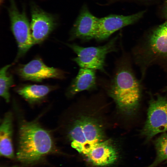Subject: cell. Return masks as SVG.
<instances>
[{
    "mask_svg": "<svg viewBox=\"0 0 167 167\" xmlns=\"http://www.w3.org/2000/svg\"><path fill=\"white\" fill-rule=\"evenodd\" d=\"M18 116L17 157L23 163H32L53 151V138L36 120L28 121L22 115Z\"/></svg>",
    "mask_w": 167,
    "mask_h": 167,
    "instance_id": "1",
    "label": "cell"
},
{
    "mask_svg": "<svg viewBox=\"0 0 167 167\" xmlns=\"http://www.w3.org/2000/svg\"><path fill=\"white\" fill-rule=\"evenodd\" d=\"M132 56L141 73V81L152 66H158L167 72V21L139 40L133 49Z\"/></svg>",
    "mask_w": 167,
    "mask_h": 167,
    "instance_id": "2",
    "label": "cell"
},
{
    "mask_svg": "<svg viewBox=\"0 0 167 167\" xmlns=\"http://www.w3.org/2000/svg\"><path fill=\"white\" fill-rule=\"evenodd\" d=\"M141 82L136 77L129 57L124 56L113 78L111 94L119 108L131 113L137 108L140 97Z\"/></svg>",
    "mask_w": 167,
    "mask_h": 167,
    "instance_id": "3",
    "label": "cell"
},
{
    "mask_svg": "<svg viewBox=\"0 0 167 167\" xmlns=\"http://www.w3.org/2000/svg\"><path fill=\"white\" fill-rule=\"evenodd\" d=\"M68 136L72 147L85 155L104 140L101 127L94 120L87 117H82L74 122Z\"/></svg>",
    "mask_w": 167,
    "mask_h": 167,
    "instance_id": "4",
    "label": "cell"
},
{
    "mask_svg": "<svg viewBox=\"0 0 167 167\" xmlns=\"http://www.w3.org/2000/svg\"><path fill=\"white\" fill-rule=\"evenodd\" d=\"M117 37L105 45L97 47H83L75 44H68L76 54L73 59L80 68L98 70L104 71L105 59L108 54L116 49Z\"/></svg>",
    "mask_w": 167,
    "mask_h": 167,
    "instance_id": "5",
    "label": "cell"
},
{
    "mask_svg": "<svg viewBox=\"0 0 167 167\" xmlns=\"http://www.w3.org/2000/svg\"><path fill=\"white\" fill-rule=\"evenodd\" d=\"M8 11L11 30L18 45L17 59L25 54L34 45L30 25L24 10L19 11L15 0H10Z\"/></svg>",
    "mask_w": 167,
    "mask_h": 167,
    "instance_id": "6",
    "label": "cell"
},
{
    "mask_svg": "<svg viewBox=\"0 0 167 167\" xmlns=\"http://www.w3.org/2000/svg\"><path fill=\"white\" fill-rule=\"evenodd\" d=\"M142 134L149 139L167 131V98L158 96L151 101Z\"/></svg>",
    "mask_w": 167,
    "mask_h": 167,
    "instance_id": "7",
    "label": "cell"
},
{
    "mask_svg": "<svg viewBox=\"0 0 167 167\" xmlns=\"http://www.w3.org/2000/svg\"><path fill=\"white\" fill-rule=\"evenodd\" d=\"M30 28L33 45L44 41L57 24V18L40 8L34 2L31 4Z\"/></svg>",
    "mask_w": 167,
    "mask_h": 167,
    "instance_id": "8",
    "label": "cell"
},
{
    "mask_svg": "<svg viewBox=\"0 0 167 167\" xmlns=\"http://www.w3.org/2000/svg\"><path fill=\"white\" fill-rule=\"evenodd\" d=\"M144 13L142 11L128 15L111 14L99 18L95 39L98 41L107 39L118 30L136 22Z\"/></svg>",
    "mask_w": 167,
    "mask_h": 167,
    "instance_id": "9",
    "label": "cell"
},
{
    "mask_svg": "<svg viewBox=\"0 0 167 167\" xmlns=\"http://www.w3.org/2000/svg\"><path fill=\"white\" fill-rule=\"evenodd\" d=\"M17 71L23 79L36 82L48 78L62 79L64 77L61 70L47 66L40 59H33L22 65Z\"/></svg>",
    "mask_w": 167,
    "mask_h": 167,
    "instance_id": "10",
    "label": "cell"
},
{
    "mask_svg": "<svg viewBox=\"0 0 167 167\" xmlns=\"http://www.w3.org/2000/svg\"><path fill=\"white\" fill-rule=\"evenodd\" d=\"M99 19L87 5H83L71 30V39L87 41L95 38Z\"/></svg>",
    "mask_w": 167,
    "mask_h": 167,
    "instance_id": "11",
    "label": "cell"
},
{
    "mask_svg": "<svg viewBox=\"0 0 167 167\" xmlns=\"http://www.w3.org/2000/svg\"><path fill=\"white\" fill-rule=\"evenodd\" d=\"M85 156L92 164L99 166L111 165L118 158L117 151L109 140L99 143Z\"/></svg>",
    "mask_w": 167,
    "mask_h": 167,
    "instance_id": "12",
    "label": "cell"
},
{
    "mask_svg": "<svg viewBox=\"0 0 167 167\" xmlns=\"http://www.w3.org/2000/svg\"><path fill=\"white\" fill-rule=\"evenodd\" d=\"M13 114L6 112L1 122L0 127V154L9 158L14 157L12 139Z\"/></svg>",
    "mask_w": 167,
    "mask_h": 167,
    "instance_id": "13",
    "label": "cell"
},
{
    "mask_svg": "<svg viewBox=\"0 0 167 167\" xmlns=\"http://www.w3.org/2000/svg\"><path fill=\"white\" fill-rule=\"evenodd\" d=\"M54 89L47 85H27L18 88L16 92L29 104L34 105L43 101Z\"/></svg>",
    "mask_w": 167,
    "mask_h": 167,
    "instance_id": "14",
    "label": "cell"
},
{
    "mask_svg": "<svg viewBox=\"0 0 167 167\" xmlns=\"http://www.w3.org/2000/svg\"><path fill=\"white\" fill-rule=\"evenodd\" d=\"M96 83L95 70L80 68L69 88V93L74 95L80 92L91 89L95 86Z\"/></svg>",
    "mask_w": 167,
    "mask_h": 167,
    "instance_id": "15",
    "label": "cell"
},
{
    "mask_svg": "<svg viewBox=\"0 0 167 167\" xmlns=\"http://www.w3.org/2000/svg\"><path fill=\"white\" fill-rule=\"evenodd\" d=\"M156 157L146 167H157L161 164L167 161V134L164 133L155 141Z\"/></svg>",
    "mask_w": 167,
    "mask_h": 167,
    "instance_id": "16",
    "label": "cell"
},
{
    "mask_svg": "<svg viewBox=\"0 0 167 167\" xmlns=\"http://www.w3.org/2000/svg\"><path fill=\"white\" fill-rule=\"evenodd\" d=\"M11 66V64L6 65L1 68L0 71V95L7 103L10 101L9 90L14 84L12 76L7 72Z\"/></svg>",
    "mask_w": 167,
    "mask_h": 167,
    "instance_id": "17",
    "label": "cell"
},
{
    "mask_svg": "<svg viewBox=\"0 0 167 167\" xmlns=\"http://www.w3.org/2000/svg\"><path fill=\"white\" fill-rule=\"evenodd\" d=\"M163 12L164 15L167 17V0H166L163 9Z\"/></svg>",
    "mask_w": 167,
    "mask_h": 167,
    "instance_id": "18",
    "label": "cell"
},
{
    "mask_svg": "<svg viewBox=\"0 0 167 167\" xmlns=\"http://www.w3.org/2000/svg\"><path fill=\"white\" fill-rule=\"evenodd\" d=\"M127 0H106L107 3L108 4H111L113 3H116V2H120L122 1Z\"/></svg>",
    "mask_w": 167,
    "mask_h": 167,
    "instance_id": "19",
    "label": "cell"
},
{
    "mask_svg": "<svg viewBox=\"0 0 167 167\" xmlns=\"http://www.w3.org/2000/svg\"><path fill=\"white\" fill-rule=\"evenodd\" d=\"M165 163H167V161Z\"/></svg>",
    "mask_w": 167,
    "mask_h": 167,
    "instance_id": "20",
    "label": "cell"
},
{
    "mask_svg": "<svg viewBox=\"0 0 167 167\" xmlns=\"http://www.w3.org/2000/svg\"></svg>",
    "mask_w": 167,
    "mask_h": 167,
    "instance_id": "21",
    "label": "cell"
}]
</instances>
